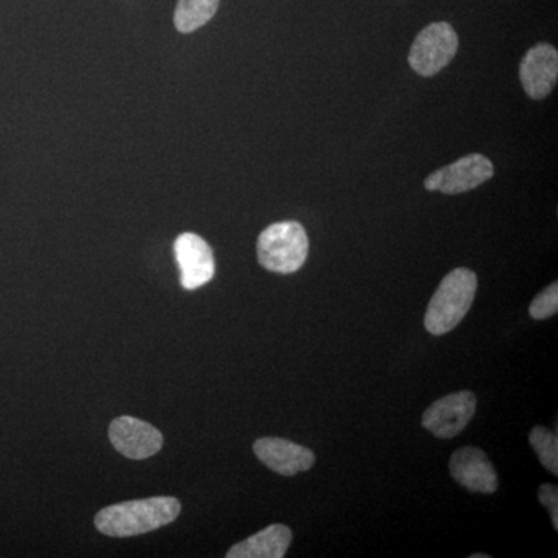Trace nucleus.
Instances as JSON below:
<instances>
[{
  "mask_svg": "<svg viewBox=\"0 0 558 558\" xmlns=\"http://www.w3.org/2000/svg\"><path fill=\"white\" fill-rule=\"evenodd\" d=\"M492 175H494V165L486 156L469 154L454 163L432 172L425 179V189L454 196V194L478 189L480 185L490 180Z\"/></svg>",
  "mask_w": 558,
  "mask_h": 558,
  "instance_id": "39448f33",
  "label": "nucleus"
},
{
  "mask_svg": "<svg viewBox=\"0 0 558 558\" xmlns=\"http://www.w3.org/2000/svg\"><path fill=\"white\" fill-rule=\"evenodd\" d=\"M558 312V282H553L543 292L535 296L529 307V314L534 319H546L554 317Z\"/></svg>",
  "mask_w": 558,
  "mask_h": 558,
  "instance_id": "2eb2a0df",
  "label": "nucleus"
},
{
  "mask_svg": "<svg viewBox=\"0 0 558 558\" xmlns=\"http://www.w3.org/2000/svg\"><path fill=\"white\" fill-rule=\"evenodd\" d=\"M459 39L457 32L447 22H435L418 33L409 53L410 68L417 75L435 76L446 69L457 54Z\"/></svg>",
  "mask_w": 558,
  "mask_h": 558,
  "instance_id": "20e7f679",
  "label": "nucleus"
},
{
  "mask_svg": "<svg viewBox=\"0 0 558 558\" xmlns=\"http://www.w3.org/2000/svg\"><path fill=\"white\" fill-rule=\"evenodd\" d=\"M476 396L472 391H459L436 400L425 410L422 425L438 439L457 438L475 416Z\"/></svg>",
  "mask_w": 558,
  "mask_h": 558,
  "instance_id": "423d86ee",
  "label": "nucleus"
},
{
  "mask_svg": "<svg viewBox=\"0 0 558 558\" xmlns=\"http://www.w3.org/2000/svg\"><path fill=\"white\" fill-rule=\"evenodd\" d=\"M219 9V0H179L174 25L180 33H193L213 20Z\"/></svg>",
  "mask_w": 558,
  "mask_h": 558,
  "instance_id": "ddd939ff",
  "label": "nucleus"
},
{
  "mask_svg": "<svg viewBox=\"0 0 558 558\" xmlns=\"http://www.w3.org/2000/svg\"><path fill=\"white\" fill-rule=\"evenodd\" d=\"M490 556H487V554H473V556H470V558H488Z\"/></svg>",
  "mask_w": 558,
  "mask_h": 558,
  "instance_id": "f3484780",
  "label": "nucleus"
},
{
  "mask_svg": "<svg viewBox=\"0 0 558 558\" xmlns=\"http://www.w3.org/2000/svg\"><path fill=\"white\" fill-rule=\"evenodd\" d=\"M529 444L553 475H558V438L557 432H550L545 427H535L529 435Z\"/></svg>",
  "mask_w": 558,
  "mask_h": 558,
  "instance_id": "4468645a",
  "label": "nucleus"
},
{
  "mask_svg": "<svg viewBox=\"0 0 558 558\" xmlns=\"http://www.w3.org/2000/svg\"><path fill=\"white\" fill-rule=\"evenodd\" d=\"M253 451L264 465L282 476L299 475L315 464L314 451L288 439L260 438Z\"/></svg>",
  "mask_w": 558,
  "mask_h": 558,
  "instance_id": "9d476101",
  "label": "nucleus"
},
{
  "mask_svg": "<svg viewBox=\"0 0 558 558\" xmlns=\"http://www.w3.org/2000/svg\"><path fill=\"white\" fill-rule=\"evenodd\" d=\"M310 253L306 230L295 220L274 223L259 234L258 260L264 269L275 274H295L304 266Z\"/></svg>",
  "mask_w": 558,
  "mask_h": 558,
  "instance_id": "7ed1b4c3",
  "label": "nucleus"
},
{
  "mask_svg": "<svg viewBox=\"0 0 558 558\" xmlns=\"http://www.w3.org/2000/svg\"><path fill=\"white\" fill-rule=\"evenodd\" d=\"M478 290L475 271L459 267L440 281L425 314V329L432 336H444L457 328L468 315Z\"/></svg>",
  "mask_w": 558,
  "mask_h": 558,
  "instance_id": "f03ea898",
  "label": "nucleus"
},
{
  "mask_svg": "<svg viewBox=\"0 0 558 558\" xmlns=\"http://www.w3.org/2000/svg\"><path fill=\"white\" fill-rule=\"evenodd\" d=\"M109 439L123 457L142 461L154 457L163 447V435L142 418L121 416L112 421Z\"/></svg>",
  "mask_w": 558,
  "mask_h": 558,
  "instance_id": "6e6552de",
  "label": "nucleus"
},
{
  "mask_svg": "<svg viewBox=\"0 0 558 558\" xmlns=\"http://www.w3.org/2000/svg\"><path fill=\"white\" fill-rule=\"evenodd\" d=\"M558 78V51L550 44L539 43L524 54L520 81L532 100L548 97Z\"/></svg>",
  "mask_w": 558,
  "mask_h": 558,
  "instance_id": "1a4fd4ad",
  "label": "nucleus"
},
{
  "mask_svg": "<svg viewBox=\"0 0 558 558\" xmlns=\"http://www.w3.org/2000/svg\"><path fill=\"white\" fill-rule=\"evenodd\" d=\"M180 509L178 498L134 499L101 509L95 517V526L108 537H135L172 523L178 519Z\"/></svg>",
  "mask_w": 558,
  "mask_h": 558,
  "instance_id": "f257e3e1",
  "label": "nucleus"
},
{
  "mask_svg": "<svg viewBox=\"0 0 558 558\" xmlns=\"http://www.w3.org/2000/svg\"><path fill=\"white\" fill-rule=\"evenodd\" d=\"M450 473L453 480L470 492L495 494L498 490V475L487 454L476 447H462L450 458Z\"/></svg>",
  "mask_w": 558,
  "mask_h": 558,
  "instance_id": "9b49d317",
  "label": "nucleus"
},
{
  "mask_svg": "<svg viewBox=\"0 0 558 558\" xmlns=\"http://www.w3.org/2000/svg\"><path fill=\"white\" fill-rule=\"evenodd\" d=\"M290 543L292 531L284 524H271L230 548L227 558H282Z\"/></svg>",
  "mask_w": 558,
  "mask_h": 558,
  "instance_id": "f8f14e48",
  "label": "nucleus"
},
{
  "mask_svg": "<svg viewBox=\"0 0 558 558\" xmlns=\"http://www.w3.org/2000/svg\"><path fill=\"white\" fill-rule=\"evenodd\" d=\"M174 253L180 269V284L183 289H199L215 277V255L208 242L202 240L199 234H180L174 242Z\"/></svg>",
  "mask_w": 558,
  "mask_h": 558,
  "instance_id": "0eeeda50",
  "label": "nucleus"
},
{
  "mask_svg": "<svg viewBox=\"0 0 558 558\" xmlns=\"http://www.w3.org/2000/svg\"><path fill=\"white\" fill-rule=\"evenodd\" d=\"M538 499L546 509L549 510L550 521L554 529L558 531V492L554 484H543L538 488Z\"/></svg>",
  "mask_w": 558,
  "mask_h": 558,
  "instance_id": "dca6fc26",
  "label": "nucleus"
}]
</instances>
